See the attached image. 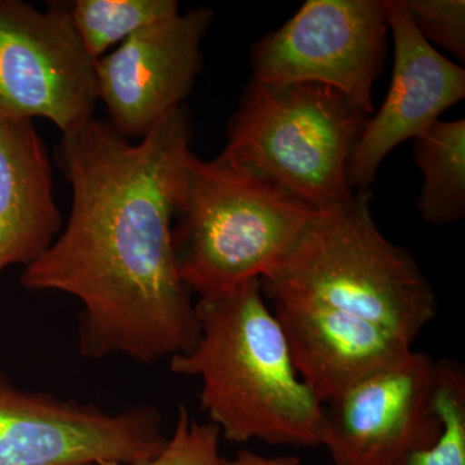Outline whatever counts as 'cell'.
Instances as JSON below:
<instances>
[{
	"label": "cell",
	"instance_id": "6da1fadb",
	"mask_svg": "<svg viewBox=\"0 0 465 465\" xmlns=\"http://www.w3.org/2000/svg\"><path fill=\"white\" fill-rule=\"evenodd\" d=\"M191 136L183 105L137 143L94 116L61 136L57 161L72 188L69 219L47 252L24 268L21 283L82 302L84 357L153 363L188 353L200 339L173 237Z\"/></svg>",
	"mask_w": 465,
	"mask_h": 465
},
{
	"label": "cell",
	"instance_id": "7a4b0ae2",
	"mask_svg": "<svg viewBox=\"0 0 465 465\" xmlns=\"http://www.w3.org/2000/svg\"><path fill=\"white\" fill-rule=\"evenodd\" d=\"M195 313L200 339L170 358V370L201 379V410L222 437L320 446L323 405L296 372L260 280L200 298Z\"/></svg>",
	"mask_w": 465,
	"mask_h": 465
},
{
	"label": "cell",
	"instance_id": "3957f363",
	"mask_svg": "<svg viewBox=\"0 0 465 465\" xmlns=\"http://www.w3.org/2000/svg\"><path fill=\"white\" fill-rule=\"evenodd\" d=\"M320 211L282 264L260 280L271 302L344 312L414 342L439 312L432 284L409 251L388 241L370 192Z\"/></svg>",
	"mask_w": 465,
	"mask_h": 465
},
{
	"label": "cell",
	"instance_id": "277c9868",
	"mask_svg": "<svg viewBox=\"0 0 465 465\" xmlns=\"http://www.w3.org/2000/svg\"><path fill=\"white\" fill-rule=\"evenodd\" d=\"M318 213L272 183L192 152L173 232L180 278L200 298L262 280Z\"/></svg>",
	"mask_w": 465,
	"mask_h": 465
},
{
	"label": "cell",
	"instance_id": "5b68a950",
	"mask_svg": "<svg viewBox=\"0 0 465 465\" xmlns=\"http://www.w3.org/2000/svg\"><path fill=\"white\" fill-rule=\"evenodd\" d=\"M367 119L327 85L251 79L217 159L318 211L330 210L354 197L347 166Z\"/></svg>",
	"mask_w": 465,
	"mask_h": 465
},
{
	"label": "cell",
	"instance_id": "8992f818",
	"mask_svg": "<svg viewBox=\"0 0 465 465\" xmlns=\"http://www.w3.org/2000/svg\"><path fill=\"white\" fill-rule=\"evenodd\" d=\"M167 440L155 407L108 412L0 375V465L134 464L157 457Z\"/></svg>",
	"mask_w": 465,
	"mask_h": 465
},
{
	"label": "cell",
	"instance_id": "52a82bcc",
	"mask_svg": "<svg viewBox=\"0 0 465 465\" xmlns=\"http://www.w3.org/2000/svg\"><path fill=\"white\" fill-rule=\"evenodd\" d=\"M96 60L84 50L66 2L45 11L0 0V116L52 122L61 134L94 118Z\"/></svg>",
	"mask_w": 465,
	"mask_h": 465
},
{
	"label": "cell",
	"instance_id": "ba28073f",
	"mask_svg": "<svg viewBox=\"0 0 465 465\" xmlns=\"http://www.w3.org/2000/svg\"><path fill=\"white\" fill-rule=\"evenodd\" d=\"M387 30V5L381 0H309L253 45L252 79L274 85H327L363 114H371L372 84Z\"/></svg>",
	"mask_w": 465,
	"mask_h": 465
},
{
	"label": "cell",
	"instance_id": "9c48e42d",
	"mask_svg": "<svg viewBox=\"0 0 465 465\" xmlns=\"http://www.w3.org/2000/svg\"><path fill=\"white\" fill-rule=\"evenodd\" d=\"M434 387L436 360L412 349L323 405L320 446L333 465H393L430 448L442 430Z\"/></svg>",
	"mask_w": 465,
	"mask_h": 465
},
{
	"label": "cell",
	"instance_id": "30bf717a",
	"mask_svg": "<svg viewBox=\"0 0 465 465\" xmlns=\"http://www.w3.org/2000/svg\"><path fill=\"white\" fill-rule=\"evenodd\" d=\"M213 20L193 8L139 30L96 60L97 96L125 139H143L191 94L202 69V41Z\"/></svg>",
	"mask_w": 465,
	"mask_h": 465
},
{
	"label": "cell",
	"instance_id": "8fae6325",
	"mask_svg": "<svg viewBox=\"0 0 465 465\" xmlns=\"http://www.w3.org/2000/svg\"><path fill=\"white\" fill-rule=\"evenodd\" d=\"M387 24L394 42L391 84L374 118L367 119L349 157V186L366 191L388 153L421 139L440 115L465 97V70L442 56L416 29L402 0H388Z\"/></svg>",
	"mask_w": 465,
	"mask_h": 465
},
{
	"label": "cell",
	"instance_id": "7c38bea8",
	"mask_svg": "<svg viewBox=\"0 0 465 465\" xmlns=\"http://www.w3.org/2000/svg\"><path fill=\"white\" fill-rule=\"evenodd\" d=\"M273 309L296 372L322 405L412 351L397 333L344 312L287 302Z\"/></svg>",
	"mask_w": 465,
	"mask_h": 465
},
{
	"label": "cell",
	"instance_id": "4fadbf2b",
	"mask_svg": "<svg viewBox=\"0 0 465 465\" xmlns=\"http://www.w3.org/2000/svg\"><path fill=\"white\" fill-rule=\"evenodd\" d=\"M61 231L45 140L33 121L0 116V274L35 262Z\"/></svg>",
	"mask_w": 465,
	"mask_h": 465
},
{
	"label": "cell",
	"instance_id": "5bb4252c",
	"mask_svg": "<svg viewBox=\"0 0 465 465\" xmlns=\"http://www.w3.org/2000/svg\"><path fill=\"white\" fill-rule=\"evenodd\" d=\"M424 174L419 213L433 225L454 224L465 215V121L436 122L414 143Z\"/></svg>",
	"mask_w": 465,
	"mask_h": 465
},
{
	"label": "cell",
	"instance_id": "9a60e30c",
	"mask_svg": "<svg viewBox=\"0 0 465 465\" xmlns=\"http://www.w3.org/2000/svg\"><path fill=\"white\" fill-rule=\"evenodd\" d=\"M66 7L79 41L94 60L143 27L180 14L176 0H72Z\"/></svg>",
	"mask_w": 465,
	"mask_h": 465
},
{
	"label": "cell",
	"instance_id": "2e32d148",
	"mask_svg": "<svg viewBox=\"0 0 465 465\" xmlns=\"http://www.w3.org/2000/svg\"><path fill=\"white\" fill-rule=\"evenodd\" d=\"M434 399L442 423L439 439L393 465H465V369L458 361H436Z\"/></svg>",
	"mask_w": 465,
	"mask_h": 465
},
{
	"label": "cell",
	"instance_id": "e0dca14e",
	"mask_svg": "<svg viewBox=\"0 0 465 465\" xmlns=\"http://www.w3.org/2000/svg\"><path fill=\"white\" fill-rule=\"evenodd\" d=\"M220 434L216 425L193 420L183 405L177 412L173 436L157 457L134 464L101 461L96 465H225L220 455Z\"/></svg>",
	"mask_w": 465,
	"mask_h": 465
},
{
	"label": "cell",
	"instance_id": "ac0fdd59",
	"mask_svg": "<svg viewBox=\"0 0 465 465\" xmlns=\"http://www.w3.org/2000/svg\"><path fill=\"white\" fill-rule=\"evenodd\" d=\"M412 23L424 36L451 52L458 60L465 58L464 0H402Z\"/></svg>",
	"mask_w": 465,
	"mask_h": 465
},
{
	"label": "cell",
	"instance_id": "d6986e66",
	"mask_svg": "<svg viewBox=\"0 0 465 465\" xmlns=\"http://www.w3.org/2000/svg\"><path fill=\"white\" fill-rule=\"evenodd\" d=\"M225 465H300V459L292 455L269 458L256 454L251 450H241L234 459H225Z\"/></svg>",
	"mask_w": 465,
	"mask_h": 465
},
{
	"label": "cell",
	"instance_id": "ffe728a7",
	"mask_svg": "<svg viewBox=\"0 0 465 465\" xmlns=\"http://www.w3.org/2000/svg\"><path fill=\"white\" fill-rule=\"evenodd\" d=\"M85 465H94V464H85Z\"/></svg>",
	"mask_w": 465,
	"mask_h": 465
}]
</instances>
